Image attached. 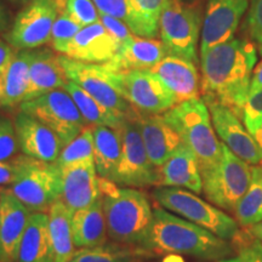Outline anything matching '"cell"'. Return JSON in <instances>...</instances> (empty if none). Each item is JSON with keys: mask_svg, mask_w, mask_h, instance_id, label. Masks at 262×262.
<instances>
[{"mask_svg": "<svg viewBox=\"0 0 262 262\" xmlns=\"http://www.w3.org/2000/svg\"><path fill=\"white\" fill-rule=\"evenodd\" d=\"M257 51L248 39L231 38L201 54V93L224 104L242 119Z\"/></svg>", "mask_w": 262, "mask_h": 262, "instance_id": "6da1fadb", "label": "cell"}, {"mask_svg": "<svg viewBox=\"0 0 262 262\" xmlns=\"http://www.w3.org/2000/svg\"><path fill=\"white\" fill-rule=\"evenodd\" d=\"M139 247L152 256L176 254L203 261L224 260L235 254L231 242L163 208L153 209L149 229Z\"/></svg>", "mask_w": 262, "mask_h": 262, "instance_id": "7a4b0ae2", "label": "cell"}, {"mask_svg": "<svg viewBox=\"0 0 262 262\" xmlns=\"http://www.w3.org/2000/svg\"><path fill=\"white\" fill-rule=\"evenodd\" d=\"M100 189L108 238L114 243L139 245L153 217L148 196L140 189L119 187L103 178H100Z\"/></svg>", "mask_w": 262, "mask_h": 262, "instance_id": "3957f363", "label": "cell"}, {"mask_svg": "<svg viewBox=\"0 0 262 262\" xmlns=\"http://www.w3.org/2000/svg\"><path fill=\"white\" fill-rule=\"evenodd\" d=\"M163 117L178 131L183 145L194 153L201 173L214 169L220 163L222 142L217 139L204 101L193 98L178 103L163 113Z\"/></svg>", "mask_w": 262, "mask_h": 262, "instance_id": "277c9868", "label": "cell"}, {"mask_svg": "<svg viewBox=\"0 0 262 262\" xmlns=\"http://www.w3.org/2000/svg\"><path fill=\"white\" fill-rule=\"evenodd\" d=\"M152 196L160 208L208 229L225 241L232 242L241 233L235 219H232L211 203L203 201L196 193L188 189L158 187L152 192Z\"/></svg>", "mask_w": 262, "mask_h": 262, "instance_id": "5b68a950", "label": "cell"}, {"mask_svg": "<svg viewBox=\"0 0 262 262\" xmlns=\"http://www.w3.org/2000/svg\"><path fill=\"white\" fill-rule=\"evenodd\" d=\"M100 66L104 79L143 114H163L178 104L173 95L149 70L110 72Z\"/></svg>", "mask_w": 262, "mask_h": 262, "instance_id": "8992f818", "label": "cell"}, {"mask_svg": "<svg viewBox=\"0 0 262 262\" xmlns=\"http://www.w3.org/2000/svg\"><path fill=\"white\" fill-rule=\"evenodd\" d=\"M203 193L221 210L234 212L251 181V168L222 143V157L214 169L202 173Z\"/></svg>", "mask_w": 262, "mask_h": 262, "instance_id": "52a82bcc", "label": "cell"}, {"mask_svg": "<svg viewBox=\"0 0 262 262\" xmlns=\"http://www.w3.org/2000/svg\"><path fill=\"white\" fill-rule=\"evenodd\" d=\"M19 111L50 127L60 137L63 147L88 126L86 120L63 88L25 101L19 104Z\"/></svg>", "mask_w": 262, "mask_h": 262, "instance_id": "ba28073f", "label": "cell"}, {"mask_svg": "<svg viewBox=\"0 0 262 262\" xmlns=\"http://www.w3.org/2000/svg\"><path fill=\"white\" fill-rule=\"evenodd\" d=\"M201 25L198 9L182 0H166L159 19V34L169 55L195 63Z\"/></svg>", "mask_w": 262, "mask_h": 262, "instance_id": "9c48e42d", "label": "cell"}, {"mask_svg": "<svg viewBox=\"0 0 262 262\" xmlns=\"http://www.w3.org/2000/svg\"><path fill=\"white\" fill-rule=\"evenodd\" d=\"M10 192L31 212H48L61 199V169L55 163H47L29 157L19 179Z\"/></svg>", "mask_w": 262, "mask_h": 262, "instance_id": "30bf717a", "label": "cell"}, {"mask_svg": "<svg viewBox=\"0 0 262 262\" xmlns=\"http://www.w3.org/2000/svg\"><path fill=\"white\" fill-rule=\"evenodd\" d=\"M122 158L111 179L119 187L143 188L159 185V168L150 162L136 119H126L122 127Z\"/></svg>", "mask_w": 262, "mask_h": 262, "instance_id": "8fae6325", "label": "cell"}, {"mask_svg": "<svg viewBox=\"0 0 262 262\" xmlns=\"http://www.w3.org/2000/svg\"><path fill=\"white\" fill-rule=\"evenodd\" d=\"M58 15L56 0H33L15 19L9 41L19 50H33L50 42Z\"/></svg>", "mask_w": 262, "mask_h": 262, "instance_id": "7c38bea8", "label": "cell"}, {"mask_svg": "<svg viewBox=\"0 0 262 262\" xmlns=\"http://www.w3.org/2000/svg\"><path fill=\"white\" fill-rule=\"evenodd\" d=\"M60 62L63 67L68 80L74 81L81 89L86 91L98 103L113 112L124 114L130 119H137L140 112L136 111L125 98L120 96L104 79L100 66L96 63H85L64 55H61Z\"/></svg>", "mask_w": 262, "mask_h": 262, "instance_id": "4fadbf2b", "label": "cell"}, {"mask_svg": "<svg viewBox=\"0 0 262 262\" xmlns=\"http://www.w3.org/2000/svg\"><path fill=\"white\" fill-rule=\"evenodd\" d=\"M203 101L209 108L212 126L222 143L248 164H261L262 149L249 134L244 124H242L241 118L214 98L203 97Z\"/></svg>", "mask_w": 262, "mask_h": 262, "instance_id": "5bb4252c", "label": "cell"}, {"mask_svg": "<svg viewBox=\"0 0 262 262\" xmlns=\"http://www.w3.org/2000/svg\"><path fill=\"white\" fill-rule=\"evenodd\" d=\"M250 0H208L202 25L201 54L233 38Z\"/></svg>", "mask_w": 262, "mask_h": 262, "instance_id": "9a60e30c", "label": "cell"}, {"mask_svg": "<svg viewBox=\"0 0 262 262\" xmlns=\"http://www.w3.org/2000/svg\"><path fill=\"white\" fill-rule=\"evenodd\" d=\"M95 162L77 163L61 169V201L72 214L101 198L100 178Z\"/></svg>", "mask_w": 262, "mask_h": 262, "instance_id": "2e32d148", "label": "cell"}, {"mask_svg": "<svg viewBox=\"0 0 262 262\" xmlns=\"http://www.w3.org/2000/svg\"><path fill=\"white\" fill-rule=\"evenodd\" d=\"M15 129L22 153L47 163H56L63 143L60 137L39 122L37 118L19 112L15 119Z\"/></svg>", "mask_w": 262, "mask_h": 262, "instance_id": "e0dca14e", "label": "cell"}, {"mask_svg": "<svg viewBox=\"0 0 262 262\" xmlns=\"http://www.w3.org/2000/svg\"><path fill=\"white\" fill-rule=\"evenodd\" d=\"M32 212L10 192L0 195V262H16L17 251Z\"/></svg>", "mask_w": 262, "mask_h": 262, "instance_id": "ac0fdd59", "label": "cell"}, {"mask_svg": "<svg viewBox=\"0 0 262 262\" xmlns=\"http://www.w3.org/2000/svg\"><path fill=\"white\" fill-rule=\"evenodd\" d=\"M149 71L173 95L178 103L199 98L201 78L194 62L168 55Z\"/></svg>", "mask_w": 262, "mask_h": 262, "instance_id": "d6986e66", "label": "cell"}, {"mask_svg": "<svg viewBox=\"0 0 262 262\" xmlns=\"http://www.w3.org/2000/svg\"><path fill=\"white\" fill-rule=\"evenodd\" d=\"M168 55V49L162 40L140 38L134 34L119 48L112 60L102 63L101 67L110 72L150 70Z\"/></svg>", "mask_w": 262, "mask_h": 262, "instance_id": "ffe728a7", "label": "cell"}, {"mask_svg": "<svg viewBox=\"0 0 262 262\" xmlns=\"http://www.w3.org/2000/svg\"><path fill=\"white\" fill-rule=\"evenodd\" d=\"M147 155L157 168H160L182 145V139L164 119L163 114L140 113L136 119Z\"/></svg>", "mask_w": 262, "mask_h": 262, "instance_id": "44dd1931", "label": "cell"}, {"mask_svg": "<svg viewBox=\"0 0 262 262\" xmlns=\"http://www.w3.org/2000/svg\"><path fill=\"white\" fill-rule=\"evenodd\" d=\"M119 48L102 24L96 22L80 29L64 56L85 63L102 64L112 60Z\"/></svg>", "mask_w": 262, "mask_h": 262, "instance_id": "7402d4cb", "label": "cell"}, {"mask_svg": "<svg viewBox=\"0 0 262 262\" xmlns=\"http://www.w3.org/2000/svg\"><path fill=\"white\" fill-rule=\"evenodd\" d=\"M159 187H179L203 192V179L194 153L186 145L179 147L159 168Z\"/></svg>", "mask_w": 262, "mask_h": 262, "instance_id": "603a6c76", "label": "cell"}, {"mask_svg": "<svg viewBox=\"0 0 262 262\" xmlns=\"http://www.w3.org/2000/svg\"><path fill=\"white\" fill-rule=\"evenodd\" d=\"M67 77L60 57L55 56L48 49L33 50L29 68V89L26 101L32 100L52 90L62 89L67 83Z\"/></svg>", "mask_w": 262, "mask_h": 262, "instance_id": "cb8c5ba5", "label": "cell"}, {"mask_svg": "<svg viewBox=\"0 0 262 262\" xmlns=\"http://www.w3.org/2000/svg\"><path fill=\"white\" fill-rule=\"evenodd\" d=\"M16 262H54L48 212H32L29 216Z\"/></svg>", "mask_w": 262, "mask_h": 262, "instance_id": "d4e9b609", "label": "cell"}, {"mask_svg": "<svg viewBox=\"0 0 262 262\" xmlns=\"http://www.w3.org/2000/svg\"><path fill=\"white\" fill-rule=\"evenodd\" d=\"M72 233L77 249L98 247L107 243V225L102 196L88 208L72 214Z\"/></svg>", "mask_w": 262, "mask_h": 262, "instance_id": "484cf974", "label": "cell"}, {"mask_svg": "<svg viewBox=\"0 0 262 262\" xmlns=\"http://www.w3.org/2000/svg\"><path fill=\"white\" fill-rule=\"evenodd\" d=\"M94 162L100 178L111 180L122 158V135L119 129L94 125Z\"/></svg>", "mask_w": 262, "mask_h": 262, "instance_id": "4316f807", "label": "cell"}, {"mask_svg": "<svg viewBox=\"0 0 262 262\" xmlns=\"http://www.w3.org/2000/svg\"><path fill=\"white\" fill-rule=\"evenodd\" d=\"M48 215L54 262H71L75 253L72 233V212L60 199L51 206Z\"/></svg>", "mask_w": 262, "mask_h": 262, "instance_id": "83f0119b", "label": "cell"}, {"mask_svg": "<svg viewBox=\"0 0 262 262\" xmlns=\"http://www.w3.org/2000/svg\"><path fill=\"white\" fill-rule=\"evenodd\" d=\"M32 58L33 51L31 50H22L15 55L4 77L2 78V106L14 107L26 101L29 89V68Z\"/></svg>", "mask_w": 262, "mask_h": 262, "instance_id": "f1b7e54d", "label": "cell"}, {"mask_svg": "<svg viewBox=\"0 0 262 262\" xmlns=\"http://www.w3.org/2000/svg\"><path fill=\"white\" fill-rule=\"evenodd\" d=\"M63 89L71 95L75 106L78 107L81 116L86 120L88 124L93 125H104L112 129H119L126 119H130L124 114L113 112L98 103L95 98L90 96L86 91L81 89L74 81L67 80Z\"/></svg>", "mask_w": 262, "mask_h": 262, "instance_id": "f546056e", "label": "cell"}, {"mask_svg": "<svg viewBox=\"0 0 262 262\" xmlns=\"http://www.w3.org/2000/svg\"><path fill=\"white\" fill-rule=\"evenodd\" d=\"M152 255L139 245L106 243L75 250L71 262H141Z\"/></svg>", "mask_w": 262, "mask_h": 262, "instance_id": "4dcf8cb0", "label": "cell"}, {"mask_svg": "<svg viewBox=\"0 0 262 262\" xmlns=\"http://www.w3.org/2000/svg\"><path fill=\"white\" fill-rule=\"evenodd\" d=\"M130 19L127 27L137 37L156 38L166 0H127Z\"/></svg>", "mask_w": 262, "mask_h": 262, "instance_id": "1f68e13d", "label": "cell"}, {"mask_svg": "<svg viewBox=\"0 0 262 262\" xmlns=\"http://www.w3.org/2000/svg\"><path fill=\"white\" fill-rule=\"evenodd\" d=\"M233 214L242 227H249L262 221V165L251 168L250 185L238 202Z\"/></svg>", "mask_w": 262, "mask_h": 262, "instance_id": "d6a6232c", "label": "cell"}, {"mask_svg": "<svg viewBox=\"0 0 262 262\" xmlns=\"http://www.w3.org/2000/svg\"><path fill=\"white\" fill-rule=\"evenodd\" d=\"M83 162H94V131L91 126H85L79 135L62 148L55 164L62 169Z\"/></svg>", "mask_w": 262, "mask_h": 262, "instance_id": "836d02e7", "label": "cell"}, {"mask_svg": "<svg viewBox=\"0 0 262 262\" xmlns=\"http://www.w3.org/2000/svg\"><path fill=\"white\" fill-rule=\"evenodd\" d=\"M83 28L63 9L58 8V15L52 27L50 45L55 51L64 55L75 35Z\"/></svg>", "mask_w": 262, "mask_h": 262, "instance_id": "e575fe53", "label": "cell"}, {"mask_svg": "<svg viewBox=\"0 0 262 262\" xmlns=\"http://www.w3.org/2000/svg\"><path fill=\"white\" fill-rule=\"evenodd\" d=\"M57 5L83 28L100 22V12L93 0H64L57 2Z\"/></svg>", "mask_w": 262, "mask_h": 262, "instance_id": "d590c367", "label": "cell"}, {"mask_svg": "<svg viewBox=\"0 0 262 262\" xmlns=\"http://www.w3.org/2000/svg\"><path fill=\"white\" fill-rule=\"evenodd\" d=\"M18 147L15 124L8 118L0 117V162L14 159Z\"/></svg>", "mask_w": 262, "mask_h": 262, "instance_id": "8d00e7d4", "label": "cell"}, {"mask_svg": "<svg viewBox=\"0 0 262 262\" xmlns=\"http://www.w3.org/2000/svg\"><path fill=\"white\" fill-rule=\"evenodd\" d=\"M242 119L249 134L253 136L262 123V89L248 97L242 113Z\"/></svg>", "mask_w": 262, "mask_h": 262, "instance_id": "74e56055", "label": "cell"}, {"mask_svg": "<svg viewBox=\"0 0 262 262\" xmlns=\"http://www.w3.org/2000/svg\"><path fill=\"white\" fill-rule=\"evenodd\" d=\"M29 157L17 156L8 162H0V188L5 186H12L21 176L27 165Z\"/></svg>", "mask_w": 262, "mask_h": 262, "instance_id": "f35d334b", "label": "cell"}, {"mask_svg": "<svg viewBox=\"0 0 262 262\" xmlns=\"http://www.w3.org/2000/svg\"><path fill=\"white\" fill-rule=\"evenodd\" d=\"M247 29L262 55V0H251L247 18Z\"/></svg>", "mask_w": 262, "mask_h": 262, "instance_id": "ab89813d", "label": "cell"}, {"mask_svg": "<svg viewBox=\"0 0 262 262\" xmlns=\"http://www.w3.org/2000/svg\"><path fill=\"white\" fill-rule=\"evenodd\" d=\"M231 243L235 254L237 250H244L247 253L249 262H262V245L244 227Z\"/></svg>", "mask_w": 262, "mask_h": 262, "instance_id": "60d3db41", "label": "cell"}, {"mask_svg": "<svg viewBox=\"0 0 262 262\" xmlns=\"http://www.w3.org/2000/svg\"><path fill=\"white\" fill-rule=\"evenodd\" d=\"M100 22L106 28V31L110 33L111 37L119 44V47H122L124 42H126L134 35V33L130 31L125 22L117 17L100 14Z\"/></svg>", "mask_w": 262, "mask_h": 262, "instance_id": "b9f144b4", "label": "cell"}, {"mask_svg": "<svg viewBox=\"0 0 262 262\" xmlns=\"http://www.w3.org/2000/svg\"><path fill=\"white\" fill-rule=\"evenodd\" d=\"M100 14L117 17L127 25L130 19V9L127 0H93Z\"/></svg>", "mask_w": 262, "mask_h": 262, "instance_id": "7bdbcfd3", "label": "cell"}, {"mask_svg": "<svg viewBox=\"0 0 262 262\" xmlns=\"http://www.w3.org/2000/svg\"><path fill=\"white\" fill-rule=\"evenodd\" d=\"M15 54L10 45L6 44L5 41L0 40V79L4 77L6 70L14 60Z\"/></svg>", "mask_w": 262, "mask_h": 262, "instance_id": "ee69618b", "label": "cell"}, {"mask_svg": "<svg viewBox=\"0 0 262 262\" xmlns=\"http://www.w3.org/2000/svg\"><path fill=\"white\" fill-rule=\"evenodd\" d=\"M261 89H262V60L258 62L256 66H255V68L253 71L250 88H249V96Z\"/></svg>", "mask_w": 262, "mask_h": 262, "instance_id": "f6af8a7d", "label": "cell"}, {"mask_svg": "<svg viewBox=\"0 0 262 262\" xmlns=\"http://www.w3.org/2000/svg\"><path fill=\"white\" fill-rule=\"evenodd\" d=\"M247 231L250 233L253 237L256 239V241L258 242L262 245V221L258 222V224L256 225H253V226H249V227H244Z\"/></svg>", "mask_w": 262, "mask_h": 262, "instance_id": "bcb514c9", "label": "cell"}, {"mask_svg": "<svg viewBox=\"0 0 262 262\" xmlns=\"http://www.w3.org/2000/svg\"><path fill=\"white\" fill-rule=\"evenodd\" d=\"M215 262H249L248 255L244 250H237V256H232L224 258V260H219Z\"/></svg>", "mask_w": 262, "mask_h": 262, "instance_id": "7dc6e473", "label": "cell"}, {"mask_svg": "<svg viewBox=\"0 0 262 262\" xmlns=\"http://www.w3.org/2000/svg\"><path fill=\"white\" fill-rule=\"evenodd\" d=\"M253 137H254V140L256 141L258 147L262 149V123L260 124V126H258V129L254 133Z\"/></svg>", "mask_w": 262, "mask_h": 262, "instance_id": "c3c4849f", "label": "cell"}, {"mask_svg": "<svg viewBox=\"0 0 262 262\" xmlns=\"http://www.w3.org/2000/svg\"><path fill=\"white\" fill-rule=\"evenodd\" d=\"M162 262H185V261H183L181 255L169 254V256H166Z\"/></svg>", "mask_w": 262, "mask_h": 262, "instance_id": "681fc988", "label": "cell"}, {"mask_svg": "<svg viewBox=\"0 0 262 262\" xmlns=\"http://www.w3.org/2000/svg\"><path fill=\"white\" fill-rule=\"evenodd\" d=\"M5 27V16H4V12H3L2 8H0V32L3 31Z\"/></svg>", "mask_w": 262, "mask_h": 262, "instance_id": "f907efd6", "label": "cell"}, {"mask_svg": "<svg viewBox=\"0 0 262 262\" xmlns=\"http://www.w3.org/2000/svg\"><path fill=\"white\" fill-rule=\"evenodd\" d=\"M2 98H3V81L0 79V104H2Z\"/></svg>", "mask_w": 262, "mask_h": 262, "instance_id": "816d5d0a", "label": "cell"}, {"mask_svg": "<svg viewBox=\"0 0 262 262\" xmlns=\"http://www.w3.org/2000/svg\"><path fill=\"white\" fill-rule=\"evenodd\" d=\"M182 2H185V3H188V4H191V3L193 2V0H182Z\"/></svg>", "mask_w": 262, "mask_h": 262, "instance_id": "f5cc1de1", "label": "cell"}, {"mask_svg": "<svg viewBox=\"0 0 262 262\" xmlns=\"http://www.w3.org/2000/svg\"><path fill=\"white\" fill-rule=\"evenodd\" d=\"M2 189H3V188H0V195H2Z\"/></svg>", "mask_w": 262, "mask_h": 262, "instance_id": "db71d44e", "label": "cell"}, {"mask_svg": "<svg viewBox=\"0 0 262 262\" xmlns=\"http://www.w3.org/2000/svg\"><path fill=\"white\" fill-rule=\"evenodd\" d=\"M57 2H64V0H57Z\"/></svg>", "mask_w": 262, "mask_h": 262, "instance_id": "11a10c76", "label": "cell"}, {"mask_svg": "<svg viewBox=\"0 0 262 262\" xmlns=\"http://www.w3.org/2000/svg\"><path fill=\"white\" fill-rule=\"evenodd\" d=\"M261 165H262V163H261Z\"/></svg>", "mask_w": 262, "mask_h": 262, "instance_id": "9f6ffc18", "label": "cell"}]
</instances>
